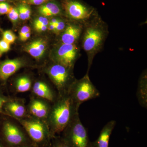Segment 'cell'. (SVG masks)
I'll use <instances>...</instances> for the list:
<instances>
[{
  "label": "cell",
  "mask_w": 147,
  "mask_h": 147,
  "mask_svg": "<svg viewBox=\"0 0 147 147\" xmlns=\"http://www.w3.org/2000/svg\"><path fill=\"white\" fill-rule=\"evenodd\" d=\"M63 7L67 16L71 21L83 25L98 14L93 7L78 0H65Z\"/></svg>",
  "instance_id": "obj_8"
},
{
  "label": "cell",
  "mask_w": 147,
  "mask_h": 147,
  "mask_svg": "<svg viewBox=\"0 0 147 147\" xmlns=\"http://www.w3.org/2000/svg\"><path fill=\"white\" fill-rule=\"evenodd\" d=\"M10 44L3 39L0 40V58L4 53H7L10 50Z\"/></svg>",
  "instance_id": "obj_24"
},
{
  "label": "cell",
  "mask_w": 147,
  "mask_h": 147,
  "mask_svg": "<svg viewBox=\"0 0 147 147\" xmlns=\"http://www.w3.org/2000/svg\"><path fill=\"white\" fill-rule=\"evenodd\" d=\"M16 119L23 127L33 145L38 147H49L52 138L47 124L38 119Z\"/></svg>",
  "instance_id": "obj_3"
},
{
  "label": "cell",
  "mask_w": 147,
  "mask_h": 147,
  "mask_svg": "<svg viewBox=\"0 0 147 147\" xmlns=\"http://www.w3.org/2000/svg\"><path fill=\"white\" fill-rule=\"evenodd\" d=\"M18 147H38L34 145H27V146H19Z\"/></svg>",
  "instance_id": "obj_35"
},
{
  "label": "cell",
  "mask_w": 147,
  "mask_h": 147,
  "mask_svg": "<svg viewBox=\"0 0 147 147\" xmlns=\"http://www.w3.org/2000/svg\"><path fill=\"white\" fill-rule=\"evenodd\" d=\"M115 120L110 121L102 127L99 136L93 142L94 147H108L110 136L116 125Z\"/></svg>",
  "instance_id": "obj_14"
},
{
  "label": "cell",
  "mask_w": 147,
  "mask_h": 147,
  "mask_svg": "<svg viewBox=\"0 0 147 147\" xmlns=\"http://www.w3.org/2000/svg\"><path fill=\"white\" fill-rule=\"evenodd\" d=\"M25 65L24 61L19 59L0 62V81L5 83L10 76Z\"/></svg>",
  "instance_id": "obj_11"
},
{
  "label": "cell",
  "mask_w": 147,
  "mask_h": 147,
  "mask_svg": "<svg viewBox=\"0 0 147 147\" xmlns=\"http://www.w3.org/2000/svg\"><path fill=\"white\" fill-rule=\"evenodd\" d=\"M1 121L0 120V125H1Z\"/></svg>",
  "instance_id": "obj_38"
},
{
  "label": "cell",
  "mask_w": 147,
  "mask_h": 147,
  "mask_svg": "<svg viewBox=\"0 0 147 147\" xmlns=\"http://www.w3.org/2000/svg\"><path fill=\"white\" fill-rule=\"evenodd\" d=\"M58 97L50 108L47 119L51 138L62 133L75 116L79 106L69 92L58 94Z\"/></svg>",
  "instance_id": "obj_2"
},
{
  "label": "cell",
  "mask_w": 147,
  "mask_h": 147,
  "mask_svg": "<svg viewBox=\"0 0 147 147\" xmlns=\"http://www.w3.org/2000/svg\"><path fill=\"white\" fill-rule=\"evenodd\" d=\"M81 47L77 44L59 43L53 55L54 63L73 68L76 60L81 56Z\"/></svg>",
  "instance_id": "obj_9"
},
{
  "label": "cell",
  "mask_w": 147,
  "mask_h": 147,
  "mask_svg": "<svg viewBox=\"0 0 147 147\" xmlns=\"http://www.w3.org/2000/svg\"><path fill=\"white\" fill-rule=\"evenodd\" d=\"M61 137L71 147H94L88 130L82 124L79 113L62 132Z\"/></svg>",
  "instance_id": "obj_4"
},
{
  "label": "cell",
  "mask_w": 147,
  "mask_h": 147,
  "mask_svg": "<svg viewBox=\"0 0 147 147\" xmlns=\"http://www.w3.org/2000/svg\"><path fill=\"white\" fill-rule=\"evenodd\" d=\"M19 18L22 20H27L26 14L25 9V4H21L19 5L18 9Z\"/></svg>",
  "instance_id": "obj_28"
},
{
  "label": "cell",
  "mask_w": 147,
  "mask_h": 147,
  "mask_svg": "<svg viewBox=\"0 0 147 147\" xmlns=\"http://www.w3.org/2000/svg\"><path fill=\"white\" fill-rule=\"evenodd\" d=\"M49 21L46 17L40 16L36 18L34 22V26L36 30L40 27L43 26H48Z\"/></svg>",
  "instance_id": "obj_21"
},
{
  "label": "cell",
  "mask_w": 147,
  "mask_h": 147,
  "mask_svg": "<svg viewBox=\"0 0 147 147\" xmlns=\"http://www.w3.org/2000/svg\"><path fill=\"white\" fill-rule=\"evenodd\" d=\"M39 13L44 17L57 16L62 14V9L57 3L48 2L39 7Z\"/></svg>",
  "instance_id": "obj_18"
},
{
  "label": "cell",
  "mask_w": 147,
  "mask_h": 147,
  "mask_svg": "<svg viewBox=\"0 0 147 147\" xmlns=\"http://www.w3.org/2000/svg\"><path fill=\"white\" fill-rule=\"evenodd\" d=\"M7 14L11 22L15 23L18 21L19 18V15L17 9L14 7H11L10 10Z\"/></svg>",
  "instance_id": "obj_23"
},
{
  "label": "cell",
  "mask_w": 147,
  "mask_h": 147,
  "mask_svg": "<svg viewBox=\"0 0 147 147\" xmlns=\"http://www.w3.org/2000/svg\"><path fill=\"white\" fill-rule=\"evenodd\" d=\"M31 29L30 27L27 26H24L21 29V31L19 32V37L20 38L22 37L24 35L27 34V33L30 32Z\"/></svg>",
  "instance_id": "obj_30"
},
{
  "label": "cell",
  "mask_w": 147,
  "mask_h": 147,
  "mask_svg": "<svg viewBox=\"0 0 147 147\" xmlns=\"http://www.w3.org/2000/svg\"><path fill=\"white\" fill-rule=\"evenodd\" d=\"M47 42L44 40H35L25 47V51L36 59L42 57L46 50Z\"/></svg>",
  "instance_id": "obj_16"
},
{
  "label": "cell",
  "mask_w": 147,
  "mask_h": 147,
  "mask_svg": "<svg viewBox=\"0 0 147 147\" xmlns=\"http://www.w3.org/2000/svg\"><path fill=\"white\" fill-rule=\"evenodd\" d=\"M31 32H29L27 33L26 34L24 35V36L20 38V39L21 40L23 41H25L27 40L29 38L30 36Z\"/></svg>",
  "instance_id": "obj_32"
},
{
  "label": "cell",
  "mask_w": 147,
  "mask_h": 147,
  "mask_svg": "<svg viewBox=\"0 0 147 147\" xmlns=\"http://www.w3.org/2000/svg\"><path fill=\"white\" fill-rule=\"evenodd\" d=\"M0 132V140L6 147L33 145L26 131L8 119L1 121Z\"/></svg>",
  "instance_id": "obj_5"
},
{
  "label": "cell",
  "mask_w": 147,
  "mask_h": 147,
  "mask_svg": "<svg viewBox=\"0 0 147 147\" xmlns=\"http://www.w3.org/2000/svg\"><path fill=\"white\" fill-rule=\"evenodd\" d=\"M5 115L16 119L24 118L26 115V110L23 102L9 98L4 105Z\"/></svg>",
  "instance_id": "obj_12"
},
{
  "label": "cell",
  "mask_w": 147,
  "mask_h": 147,
  "mask_svg": "<svg viewBox=\"0 0 147 147\" xmlns=\"http://www.w3.org/2000/svg\"><path fill=\"white\" fill-rule=\"evenodd\" d=\"M48 1L49 0H28L27 2L29 4L39 5H42Z\"/></svg>",
  "instance_id": "obj_29"
},
{
  "label": "cell",
  "mask_w": 147,
  "mask_h": 147,
  "mask_svg": "<svg viewBox=\"0 0 147 147\" xmlns=\"http://www.w3.org/2000/svg\"><path fill=\"white\" fill-rule=\"evenodd\" d=\"M73 68L54 63L47 70L50 79L58 90V94L68 92L71 85L76 80Z\"/></svg>",
  "instance_id": "obj_7"
},
{
  "label": "cell",
  "mask_w": 147,
  "mask_h": 147,
  "mask_svg": "<svg viewBox=\"0 0 147 147\" xmlns=\"http://www.w3.org/2000/svg\"><path fill=\"white\" fill-rule=\"evenodd\" d=\"M9 99V98L4 95L3 92L0 90V114L5 115L3 110L4 105Z\"/></svg>",
  "instance_id": "obj_25"
},
{
  "label": "cell",
  "mask_w": 147,
  "mask_h": 147,
  "mask_svg": "<svg viewBox=\"0 0 147 147\" xmlns=\"http://www.w3.org/2000/svg\"><path fill=\"white\" fill-rule=\"evenodd\" d=\"M32 90L34 94L50 102H54L58 97L49 86L40 81L35 83Z\"/></svg>",
  "instance_id": "obj_15"
},
{
  "label": "cell",
  "mask_w": 147,
  "mask_h": 147,
  "mask_svg": "<svg viewBox=\"0 0 147 147\" xmlns=\"http://www.w3.org/2000/svg\"><path fill=\"white\" fill-rule=\"evenodd\" d=\"M6 1V0H0V2H1L5 1Z\"/></svg>",
  "instance_id": "obj_37"
},
{
  "label": "cell",
  "mask_w": 147,
  "mask_h": 147,
  "mask_svg": "<svg viewBox=\"0 0 147 147\" xmlns=\"http://www.w3.org/2000/svg\"><path fill=\"white\" fill-rule=\"evenodd\" d=\"M50 108L45 101L40 99H34L31 102L29 109L31 115L42 120L47 118Z\"/></svg>",
  "instance_id": "obj_13"
},
{
  "label": "cell",
  "mask_w": 147,
  "mask_h": 147,
  "mask_svg": "<svg viewBox=\"0 0 147 147\" xmlns=\"http://www.w3.org/2000/svg\"><path fill=\"white\" fill-rule=\"evenodd\" d=\"M137 96L139 104L144 108L147 106V70L143 71L138 82Z\"/></svg>",
  "instance_id": "obj_17"
},
{
  "label": "cell",
  "mask_w": 147,
  "mask_h": 147,
  "mask_svg": "<svg viewBox=\"0 0 147 147\" xmlns=\"http://www.w3.org/2000/svg\"><path fill=\"white\" fill-rule=\"evenodd\" d=\"M47 29H48L49 30L55 32V26L54 24H51V23H50V22H49V24H48V26H47Z\"/></svg>",
  "instance_id": "obj_33"
},
{
  "label": "cell",
  "mask_w": 147,
  "mask_h": 147,
  "mask_svg": "<svg viewBox=\"0 0 147 147\" xmlns=\"http://www.w3.org/2000/svg\"><path fill=\"white\" fill-rule=\"evenodd\" d=\"M49 147H71L61 136H55L51 139Z\"/></svg>",
  "instance_id": "obj_20"
},
{
  "label": "cell",
  "mask_w": 147,
  "mask_h": 147,
  "mask_svg": "<svg viewBox=\"0 0 147 147\" xmlns=\"http://www.w3.org/2000/svg\"><path fill=\"white\" fill-rule=\"evenodd\" d=\"M3 39L11 44L16 40V36L11 31L6 30L3 32Z\"/></svg>",
  "instance_id": "obj_22"
},
{
  "label": "cell",
  "mask_w": 147,
  "mask_h": 147,
  "mask_svg": "<svg viewBox=\"0 0 147 147\" xmlns=\"http://www.w3.org/2000/svg\"><path fill=\"white\" fill-rule=\"evenodd\" d=\"M67 23L63 30L60 34L59 43L79 45L84 25L74 21Z\"/></svg>",
  "instance_id": "obj_10"
},
{
  "label": "cell",
  "mask_w": 147,
  "mask_h": 147,
  "mask_svg": "<svg viewBox=\"0 0 147 147\" xmlns=\"http://www.w3.org/2000/svg\"><path fill=\"white\" fill-rule=\"evenodd\" d=\"M109 26L98 14L84 25L79 45L86 53L88 74L95 56L103 49L109 34Z\"/></svg>",
  "instance_id": "obj_1"
},
{
  "label": "cell",
  "mask_w": 147,
  "mask_h": 147,
  "mask_svg": "<svg viewBox=\"0 0 147 147\" xmlns=\"http://www.w3.org/2000/svg\"><path fill=\"white\" fill-rule=\"evenodd\" d=\"M0 147H6L3 144L2 142L1 141V140H0Z\"/></svg>",
  "instance_id": "obj_36"
},
{
  "label": "cell",
  "mask_w": 147,
  "mask_h": 147,
  "mask_svg": "<svg viewBox=\"0 0 147 147\" xmlns=\"http://www.w3.org/2000/svg\"><path fill=\"white\" fill-rule=\"evenodd\" d=\"M66 23L65 21L60 19L57 24H54L55 26V32L58 34H60L65 28Z\"/></svg>",
  "instance_id": "obj_26"
},
{
  "label": "cell",
  "mask_w": 147,
  "mask_h": 147,
  "mask_svg": "<svg viewBox=\"0 0 147 147\" xmlns=\"http://www.w3.org/2000/svg\"><path fill=\"white\" fill-rule=\"evenodd\" d=\"M68 92L79 107L83 102L96 98L100 95V92L92 83L87 73L82 79H76Z\"/></svg>",
  "instance_id": "obj_6"
},
{
  "label": "cell",
  "mask_w": 147,
  "mask_h": 147,
  "mask_svg": "<svg viewBox=\"0 0 147 147\" xmlns=\"http://www.w3.org/2000/svg\"><path fill=\"white\" fill-rule=\"evenodd\" d=\"M25 11H26V14L27 20H28L30 17L31 11L30 9V7L26 5L25 4Z\"/></svg>",
  "instance_id": "obj_31"
},
{
  "label": "cell",
  "mask_w": 147,
  "mask_h": 147,
  "mask_svg": "<svg viewBox=\"0 0 147 147\" xmlns=\"http://www.w3.org/2000/svg\"><path fill=\"white\" fill-rule=\"evenodd\" d=\"M11 7L8 3L5 1L0 2V15L7 14Z\"/></svg>",
  "instance_id": "obj_27"
},
{
  "label": "cell",
  "mask_w": 147,
  "mask_h": 147,
  "mask_svg": "<svg viewBox=\"0 0 147 147\" xmlns=\"http://www.w3.org/2000/svg\"><path fill=\"white\" fill-rule=\"evenodd\" d=\"M30 79L26 76H22L17 79L16 83V90L18 92L28 91L31 88Z\"/></svg>",
  "instance_id": "obj_19"
},
{
  "label": "cell",
  "mask_w": 147,
  "mask_h": 147,
  "mask_svg": "<svg viewBox=\"0 0 147 147\" xmlns=\"http://www.w3.org/2000/svg\"><path fill=\"white\" fill-rule=\"evenodd\" d=\"M59 19V18H52V19H51V21H50V23L53 24H57Z\"/></svg>",
  "instance_id": "obj_34"
}]
</instances>
